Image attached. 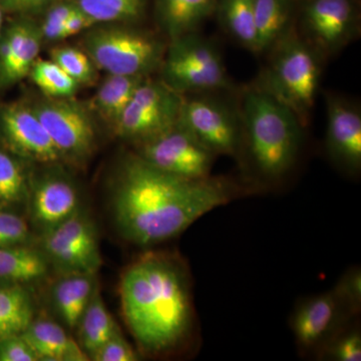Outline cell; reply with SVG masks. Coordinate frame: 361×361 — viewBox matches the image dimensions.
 Here are the masks:
<instances>
[{"label": "cell", "mask_w": 361, "mask_h": 361, "mask_svg": "<svg viewBox=\"0 0 361 361\" xmlns=\"http://www.w3.org/2000/svg\"><path fill=\"white\" fill-rule=\"evenodd\" d=\"M271 51L269 65L257 85L306 125L319 89L322 56L290 30Z\"/></svg>", "instance_id": "277c9868"}, {"label": "cell", "mask_w": 361, "mask_h": 361, "mask_svg": "<svg viewBox=\"0 0 361 361\" xmlns=\"http://www.w3.org/2000/svg\"><path fill=\"white\" fill-rule=\"evenodd\" d=\"M97 286V274L90 273L61 274L52 285L54 310L68 329H75Z\"/></svg>", "instance_id": "ac0fdd59"}, {"label": "cell", "mask_w": 361, "mask_h": 361, "mask_svg": "<svg viewBox=\"0 0 361 361\" xmlns=\"http://www.w3.org/2000/svg\"><path fill=\"white\" fill-rule=\"evenodd\" d=\"M318 360L331 361H360L361 332L360 327L349 323L323 348Z\"/></svg>", "instance_id": "f546056e"}, {"label": "cell", "mask_w": 361, "mask_h": 361, "mask_svg": "<svg viewBox=\"0 0 361 361\" xmlns=\"http://www.w3.org/2000/svg\"><path fill=\"white\" fill-rule=\"evenodd\" d=\"M305 40L324 56H334L357 35V18L351 0H310L304 8Z\"/></svg>", "instance_id": "5bb4252c"}, {"label": "cell", "mask_w": 361, "mask_h": 361, "mask_svg": "<svg viewBox=\"0 0 361 361\" xmlns=\"http://www.w3.org/2000/svg\"><path fill=\"white\" fill-rule=\"evenodd\" d=\"M33 318L32 299L25 287L0 284V338L23 334Z\"/></svg>", "instance_id": "d4e9b609"}, {"label": "cell", "mask_w": 361, "mask_h": 361, "mask_svg": "<svg viewBox=\"0 0 361 361\" xmlns=\"http://www.w3.org/2000/svg\"><path fill=\"white\" fill-rule=\"evenodd\" d=\"M147 77L109 75L92 99V106L106 122L115 125L130 103L139 85Z\"/></svg>", "instance_id": "7402d4cb"}, {"label": "cell", "mask_w": 361, "mask_h": 361, "mask_svg": "<svg viewBox=\"0 0 361 361\" xmlns=\"http://www.w3.org/2000/svg\"><path fill=\"white\" fill-rule=\"evenodd\" d=\"M325 148L332 163L348 174L361 169V114L357 106L341 97H326Z\"/></svg>", "instance_id": "2e32d148"}, {"label": "cell", "mask_w": 361, "mask_h": 361, "mask_svg": "<svg viewBox=\"0 0 361 361\" xmlns=\"http://www.w3.org/2000/svg\"><path fill=\"white\" fill-rule=\"evenodd\" d=\"M27 221L11 209L0 208V247L35 245Z\"/></svg>", "instance_id": "1f68e13d"}, {"label": "cell", "mask_w": 361, "mask_h": 361, "mask_svg": "<svg viewBox=\"0 0 361 361\" xmlns=\"http://www.w3.org/2000/svg\"><path fill=\"white\" fill-rule=\"evenodd\" d=\"M77 8L73 0H66L52 4L45 14L44 23L39 26L42 39L47 42L61 40L63 26Z\"/></svg>", "instance_id": "d6a6232c"}, {"label": "cell", "mask_w": 361, "mask_h": 361, "mask_svg": "<svg viewBox=\"0 0 361 361\" xmlns=\"http://www.w3.org/2000/svg\"><path fill=\"white\" fill-rule=\"evenodd\" d=\"M97 25L89 16L82 13V11L77 8L75 13L71 14L68 20H66L63 26V32H61V40L68 39L78 33L87 32L90 28Z\"/></svg>", "instance_id": "74e56055"}, {"label": "cell", "mask_w": 361, "mask_h": 361, "mask_svg": "<svg viewBox=\"0 0 361 361\" xmlns=\"http://www.w3.org/2000/svg\"><path fill=\"white\" fill-rule=\"evenodd\" d=\"M355 317L334 288L303 299L290 319L299 353L318 358L329 342Z\"/></svg>", "instance_id": "7c38bea8"}, {"label": "cell", "mask_w": 361, "mask_h": 361, "mask_svg": "<svg viewBox=\"0 0 361 361\" xmlns=\"http://www.w3.org/2000/svg\"><path fill=\"white\" fill-rule=\"evenodd\" d=\"M118 293L123 320L144 355H173L193 338L191 274L180 256L165 251L142 254L123 270Z\"/></svg>", "instance_id": "7a4b0ae2"}, {"label": "cell", "mask_w": 361, "mask_h": 361, "mask_svg": "<svg viewBox=\"0 0 361 361\" xmlns=\"http://www.w3.org/2000/svg\"><path fill=\"white\" fill-rule=\"evenodd\" d=\"M0 361H39L21 334L0 338Z\"/></svg>", "instance_id": "d590c367"}, {"label": "cell", "mask_w": 361, "mask_h": 361, "mask_svg": "<svg viewBox=\"0 0 361 361\" xmlns=\"http://www.w3.org/2000/svg\"><path fill=\"white\" fill-rule=\"evenodd\" d=\"M239 113L243 130L239 160H245L256 184H277L298 158L302 123L290 109L258 85L245 90Z\"/></svg>", "instance_id": "3957f363"}, {"label": "cell", "mask_w": 361, "mask_h": 361, "mask_svg": "<svg viewBox=\"0 0 361 361\" xmlns=\"http://www.w3.org/2000/svg\"><path fill=\"white\" fill-rule=\"evenodd\" d=\"M215 13L228 35L249 51L257 52L254 0H217Z\"/></svg>", "instance_id": "cb8c5ba5"}, {"label": "cell", "mask_w": 361, "mask_h": 361, "mask_svg": "<svg viewBox=\"0 0 361 361\" xmlns=\"http://www.w3.org/2000/svg\"><path fill=\"white\" fill-rule=\"evenodd\" d=\"M252 191L225 178L168 174L134 153L116 171L110 209L121 237L148 249L176 238L207 213Z\"/></svg>", "instance_id": "6da1fadb"}, {"label": "cell", "mask_w": 361, "mask_h": 361, "mask_svg": "<svg viewBox=\"0 0 361 361\" xmlns=\"http://www.w3.org/2000/svg\"><path fill=\"white\" fill-rule=\"evenodd\" d=\"M28 77L49 97H70L78 84L54 61L37 59Z\"/></svg>", "instance_id": "83f0119b"}, {"label": "cell", "mask_w": 361, "mask_h": 361, "mask_svg": "<svg viewBox=\"0 0 361 361\" xmlns=\"http://www.w3.org/2000/svg\"><path fill=\"white\" fill-rule=\"evenodd\" d=\"M97 25L134 23L141 20L146 0H73Z\"/></svg>", "instance_id": "484cf974"}, {"label": "cell", "mask_w": 361, "mask_h": 361, "mask_svg": "<svg viewBox=\"0 0 361 361\" xmlns=\"http://www.w3.org/2000/svg\"><path fill=\"white\" fill-rule=\"evenodd\" d=\"M51 1L52 0H0V4L6 14L27 16L49 6Z\"/></svg>", "instance_id": "8d00e7d4"}, {"label": "cell", "mask_w": 361, "mask_h": 361, "mask_svg": "<svg viewBox=\"0 0 361 361\" xmlns=\"http://www.w3.org/2000/svg\"><path fill=\"white\" fill-rule=\"evenodd\" d=\"M90 28L85 52L94 66L108 75L148 77L160 68L166 47L158 37L128 23H106Z\"/></svg>", "instance_id": "5b68a950"}, {"label": "cell", "mask_w": 361, "mask_h": 361, "mask_svg": "<svg viewBox=\"0 0 361 361\" xmlns=\"http://www.w3.org/2000/svg\"><path fill=\"white\" fill-rule=\"evenodd\" d=\"M42 32L39 25L28 20L27 30L25 39L21 42L18 54L14 58L6 80L1 85V90L13 87L23 78L28 77L35 61L39 59L40 47H42Z\"/></svg>", "instance_id": "f1b7e54d"}, {"label": "cell", "mask_w": 361, "mask_h": 361, "mask_svg": "<svg viewBox=\"0 0 361 361\" xmlns=\"http://www.w3.org/2000/svg\"><path fill=\"white\" fill-rule=\"evenodd\" d=\"M32 106L61 160L80 167L85 165L97 147L96 128L89 111L68 97H49Z\"/></svg>", "instance_id": "9c48e42d"}, {"label": "cell", "mask_w": 361, "mask_h": 361, "mask_svg": "<svg viewBox=\"0 0 361 361\" xmlns=\"http://www.w3.org/2000/svg\"><path fill=\"white\" fill-rule=\"evenodd\" d=\"M217 0H158L161 28L171 40L195 32L215 13Z\"/></svg>", "instance_id": "ffe728a7"}, {"label": "cell", "mask_w": 361, "mask_h": 361, "mask_svg": "<svg viewBox=\"0 0 361 361\" xmlns=\"http://www.w3.org/2000/svg\"><path fill=\"white\" fill-rule=\"evenodd\" d=\"M183 99L163 80L147 78L113 126L114 130L135 146L147 141L174 127L179 120Z\"/></svg>", "instance_id": "52a82bcc"}, {"label": "cell", "mask_w": 361, "mask_h": 361, "mask_svg": "<svg viewBox=\"0 0 361 361\" xmlns=\"http://www.w3.org/2000/svg\"><path fill=\"white\" fill-rule=\"evenodd\" d=\"M75 329L78 342L89 357L120 330L104 302L99 286L80 316Z\"/></svg>", "instance_id": "44dd1931"}, {"label": "cell", "mask_w": 361, "mask_h": 361, "mask_svg": "<svg viewBox=\"0 0 361 361\" xmlns=\"http://www.w3.org/2000/svg\"><path fill=\"white\" fill-rule=\"evenodd\" d=\"M30 178L18 157L0 149V208L11 209L27 202Z\"/></svg>", "instance_id": "4316f807"}, {"label": "cell", "mask_w": 361, "mask_h": 361, "mask_svg": "<svg viewBox=\"0 0 361 361\" xmlns=\"http://www.w3.org/2000/svg\"><path fill=\"white\" fill-rule=\"evenodd\" d=\"M334 290L345 303L353 314L357 316L361 310V271L351 268L339 279Z\"/></svg>", "instance_id": "e575fe53"}, {"label": "cell", "mask_w": 361, "mask_h": 361, "mask_svg": "<svg viewBox=\"0 0 361 361\" xmlns=\"http://www.w3.org/2000/svg\"><path fill=\"white\" fill-rule=\"evenodd\" d=\"M140 356L133 348L127 339L123 337L121 330L116 332L109 341L104 342L101 348L97 349L90 360L94 361H137Z\"/></svg>", "instance_id": "836d02e7"}, {"label": "cell", "mask_w": 361, "mask_h": 361, "mask_svg": "<svg viewBox=\"0 0 361 361\" xmlns=\"http://www.w3.org/2000/svg\"><path fill=\"white\" fill-rule=\"evenodd\" d=\"M51 61L80 84H87L94 77V63L87 52L73 47H58L51 51Z\"/></svg>", "instance_id": "4dcf8cb0"}, {"label": "cell", "mask_w": 361, "mask_h": 361, "mask_svg": "<svg viewBox=\"0 0 361 361\" xmlns=\"http://www.w3.org/2000/svg\"><path fill=\"white\" fill-rule=\"evenodd\" d=\"M26 204L30 223L40 235L68 219L80 208L75 184L59 173L30 179Z\"/></svg>", "instance_id": "9a60e30c"}, {"label": "cell", "mask_w": 361, "mask_h": 361, "mask_svg": "<svg viewBox=\"0 0 361 361\" xmlns=\"http://www.w3.org/2000/svg\"><path fill=\"white\" fill-rule=\"evenodd\" d=\"M161 66V80L180 94L232 87L219 49L196 32L171 40Z\"/></svg>", "instance_id": "8992f818"}, {"label": "cell", "mask_w": 361, "mask_h": 361, "mask_svg": "<svg viewBox=\"0 0 361 361\" xmlns=\"http://www.w3.org/2000/svg\"><path fill=\"white\" fill-rule=\"evenodd\" d=\"M290 0H254L257 54L271 51L288 32Z\"/></svg>", "instance_id": "603a6c76"}, {"label": "cell", "mask_w": 361, "mask_h": 361, "mask_svg": "<svg viewBox=\"0 0 361 361\" xmlns=\"http://www.w3.org/2000/svg\"><path fill=\"white\" fill-rule=\"evenodd\" d=\"M37 246L51 267L61 274H97L103 263L96 225L82 208L68 219L40 235Z\"/></svg>", "instance_id": "ba28073f"}, {"label": "cell", "mask_w": 361, "mask_h": 361, "mask_svg": "<svg viewBox=\"0 0 361 361\" xmlns=\"http://www.w3.org/2000/svg\"><path fill=\"white\" fill-rule=\"evenodd\" d=\"M6 13H4V8H2L1 4H0V35H1L2 30H4V16H6Z\"/></svg>", "instance_id": "f35d334b"}, {"label": "cell", "mask_w": 361, "mask_h": 361, "mask_svg": "<svg viewBox=\"0 0 361 361\" xmlns=\"http://www.w3.org/2000/svg\"><path fill=\"white\" fill-rule=\"evenodd\" d=\"M135 154L153 167L186 179L210 177L217 158L179 123L135 145Z\"/></svg>", "instance_id": "8fae6325"}, {"label": "cell", "mask_w": 361, "mask_h": 361, "mask_svg": "<svg viewBox=\"0 0 361 361\" xmlns=\"http://www.w3.org/2000/svg\"><path fill=\"white\" fill-rule=\"evenodd\" d=\"M51 266L37 245L0 247V284L25 285L44 279Z\"/></svg>", "instance_id": "d6986e66"}, {"label": "cell", "mask_w": 361, "mask_h": 361, "mask_svg": "<svg viewBox=\"0 0 361 361\" xmlns=\"http://www.w3.org/2000/svg\"><path fill=\"white\" fill-rule=\"evenodd\" d=\"M0 139L20 159L56 165L61 157L32 106L9 103L0 106Z\"/></svg>", "instance_id": "4fadbf2b"}, {"label": "cell", "mask_w": 361, "mask_h": 361, "mask_svg": "<svg viewBox=\"0 0 361 361\" xmlns=\"http://www.w3.org/2000/svg\"><path fill=\"white\" fill-rule=\"evenodd\" d=\"M39 361H87L89 355L65 329L49 318H33L21 334Z\"/></svg>", "instance_id": "e0dca14e"}, {"label": "cell", "mask_w": 361, "mask_h": 361, "mask_svg": "<svg viewBox=\"0 0 361 361\" xmlns=\"http://www.w3.org/2000/svg\"><path fill=\"white\" fill-rule=\"evenodd\" d=\"M178 123L216 156L239 159L243 130L239 111L208 97L183 99Z\"/></svg>", "instance_id": "30bf717a"}]
</instances>
